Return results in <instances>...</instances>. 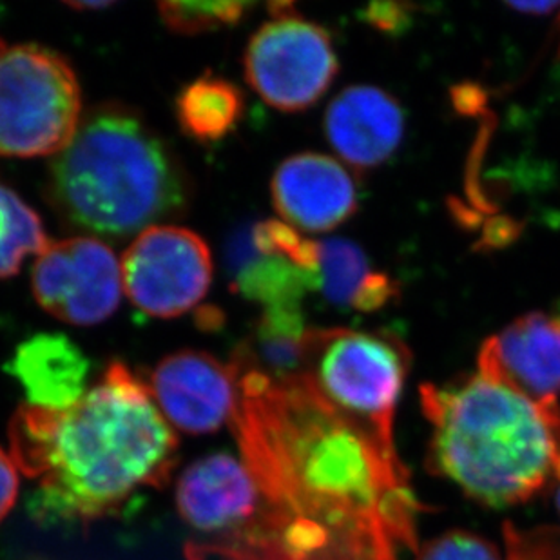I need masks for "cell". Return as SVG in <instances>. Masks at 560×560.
<instances>
[{"mask_svg":"<svg viewBox=\"0 0 560 560\" xmlns=\"http://www.w3.org/2000/svg\"><path fill=\"white\" fill-rule=\"evenodd\" d=\"M560 485V482H559ZM557 510H559V515H560V487H559V490H557Z\"/></svg>","mask_w":560,"mask_h":560,"instance_id":"obj_29","label":"cell"},{"mask_svg":"<svg viewBox=\"0 0 560 560\" xmlns=\"http://www.w3.org/2000/svg\"><path fill=\"white\" fill-rule=\"evenodd\" d=\"M418 560H502L498 546L466 529H452L424 542Z\"/></svg>","mask_w":560,"mask_h":560,"instance_id":"obj_22","label":"cell"},{"mask_svg":"<svg viewBox=\"0 0 560 560\" xmlns=\"http://www.w3.org/2000/svg\"><path fill=\"white\" fill-rule=\"evenodd\" d=\"M479 374L546 410H560V319L532 312L488 338Z\"/></svg>","mask_w":560,"mask_h":560,"instance_id":"obj_12","label":"cell"},{"mask_svg":"<svg viewBox=\"0 0 560 560\" xmlns=\"http://www.w3.org/2000/svg\"><path fill=\"white\" fill-rule=\"evenodd\" d=\"M253 2H160V19L171 32L201 35L236 26L254 10Z\"/></svg>","mask_w":560,"mask_h":560,"instance_id":"obj_20","label":"cell"},{"mask_svg":"<svg viewBox=\"0 0 560 560\" xmlns=\"http://www.w3.org/2000/svg\"><path fill=\"white\" fill-rule=\"evenodd\" d=\"M176 508L189 528L207 537L198 553L225 557L258 523L264 498L245 460L220 452L184 470L176 485Z\"/></svg>","mask_w":560,"mask_h":560,"instance_id":"obj_10","label":"cell"},{"mask_svg":"<svg viewBox=\"0 0 560 560\" xmlns=\"http://www.w3.org/2000/svg\"><path fill=\"white\" fill-rule=\"evenodd\" d=\"M33 296L60 322L91 327L106 322L122 302V265L93 236L49 244L33 265Z\"/></svg>","mask_w":560,"mask_h":560,"instance_id":"obj_9","label":"cell"},{"mask_svg":"<svg viewBox=\"0 0 560 560\" xmlns=\"http://www.w3.org/2000/svg\"><path fill=\"white\" fill-rule=\"evenodd\" d=\"M407 371V349L394 336L308 328L305 374L332 407L392 448H396L394 418Z\"/></svg>","mask_w":560,"mask_h":560,"instance_id":"obj_6","label":"cell"},{"mask_svg":"<svg viewBox=\"0 0 560 560\" xmlns=\"http://www.w3.org/2000/svg\"><path fill=\"white\" fill-rule=\"evenodd\" d=\"M189 180L164 138L138 113L102 104L49 165L46 196L69 228L122 240L176 217Z\"/></svg>","mask_w":560,"mask_h":560,"instance_id":"obj_4","label":"cell"},{"mask_svg":"<svg viewBox=\"0 0 560 560\" xmlns=\"http://www.w3.org/2000/svg\"><path fill=\"white\" fill-rule=\"evenodd\" d=\"M167 423L189 435L214 434L238 410V371L200 350H180L160 361L149 385Z\"/></svg>","mask_w":560,"mask_h":560,"instance_id":"obj_11","label":"cell"},{"mask_svg":"<svg viewBox=\"0 0 560 560\" xmlns=\"http://www.w3.org/2000/svg\"><path fill=\"white\" fill-rule=\"evenodd\" d=\"M236 289L264 308L291 307L300 305L305 292L316 291V275L280 256L258 254L242 265Z\"/></svg>","mask_w":560,"mask_h":560,"instance_id":"obj_17","label":"cell"},{"mask_svg":"<svg viewBox=\"0 0 560 560\" xmlns=\"http://www.w3.org/2000/svg\"><path fill=\"white\" fill-rule=\"evenodd\" d=\"M82 120L71 63L37 44L0 46V159L59 154Z\"/></svg>","mask_w":560,"mask_h":560,"instance_id":"obj_5","label":"cell"},{"mask_svg":"<svg viewBox=\"0 0 560 560\" xmlns=\"http://www.w3.org/2000/svg\"><path fill=\"white\" fill-rule=\"evenodd\" d=\"M361 16L365 19L371 26L380 32L399 33L408 26L410 22V5L397 4V2H383V4H371Z\"/></svg>","mask_w":560,"mask_h":560,"instance_id":"obj_25","label":"cell"},{"mask_svg":"<svg viewBox=\"0 0 560 560\" xmlns=\"http://www.w3.org/2000/svg\"><path fill=\"white\" fill-rule=\"evenodd\" d=\"M504 560H560V529L553 526L517 529L512 523L504 524Z\"/></svg>","mask_w":560,"mask_h":560,"instance_id":"obj_23","label":"cell"},{"mask_svg":"<svg viewBox=\"0 0 560 560\" xmlns=\"http://www.w3.org/2000/svg\"><path fill=\"white\" fill-rule=\"evenodd\" d=\"M234 366V432L264 508L233 560H402V550L418 553L424 508L396 448L332 407L305 372L270 377Z\"/></svg>","mask_w":560,"mask_h":560,"instance_id":"obj_1","label":"cell"},{"mask_svg":"<svg viewBox=\"0 0 560 560\" xmlns=\"http://www.w3.org/2000/svg\"><path fill=\"white\" fill-rule=\"evenodd\" d=\"M432 427L429 468L468 498L502 508L560 482V410H546L477 374L452 385H423Z\"/></svg>","mask_w":560,"mask_h":560,"instance_id":"obj_3","label":"cell"},{"mask_svg":"<svg viewBox=\"0 0 560 560\" xmlns=\"http://www.w3.org/2000/svg\"><path fill=\"white\" fill-rule=\"evenodd\" d=\"M5 371L22 386L27 407L62 412L88 392L91 363L66 334H35L24 339Z\"/></svg>","mask_w":560,"mask_h":560,"instance_id":"obj_15","label":"cell"},{"mask_svg":"<svg viewBox=\"0 0 560 560\" xmlns=\"http://www.w3.org/2000/svg\"><path fill=\"white\" fill-rule=\"evenodd\" d=\"M48 234L37 212L0 184V280L19 275L27 256L48 249Z\"/></svg>","mask_w":560,"mask_h":560,"instance_id":"obj_18","label":"cell"},{"mask_svg":"<svg viewBox=\"0 0 560 560\" xmlns=\"http://www.w3.org/2000/svg\"><path fill=\"white\" fill-rule=\"evenodd\" d=\"M276 211L291 228L327 233L358 211V187L350 171L322 153L294 154L270 182Z\"/></svg>","mask_w":560,"mask_h":560,"instance_id":"obj_13","label":"cell"},{"mask_svg":"<svg viewBox=\"0 0 560 560\" xmlns=\"http://www.w3.org/2000/svg\"><path fill=\"white\" fill-rule=\"evenodd\" d=\"M253 249L264 256H280L298 265L300 269L316 275L319 261V242H312L296 229L280 220H267L253 229L250 233Z\"/></svg>","mask_w":560,"mask_h":560,"instance_id":"obj_21","label":"cell"},{"mask_svg":"<svg viewBox=\"0 0 560 560\" xmlns=\"http://www.w3.org/2000/svg\"><path fill=\"white\" fill-rule=\"evenodd\" d=\"M397 291L399 289H397L390 276L372 272L360 294L355 296L352 308L361 312L380 311L392 302V298L396 296Z\"/></svg>","mask_w":560,"mask_h":560,"instance_id":"obj_24","label":"cell"},{"mask_svg":"<svg viewBox=\"0 0 560 560\" xmlns=\"http://www.w3.org/2000/svg\"><path fill=\"white\" fill-rule=\"evenodd\" d=\"M371 276L369 259L358 245L341 238L319 242L316 291L332 305L352 307Z\"/></svg>","mask_w":560,"mask_h":560,"instance_id":"obj_19","label":"cell"},{"mask_svg":"<svg viewBox=\"0 0 560 560\" xmlns=\"http://www.w3.org/2000/svg\"><path fill=\"white\" fill-rule=\"evenodd\" d=\"M559 5V2H512L510 8L521 11V13H528V15H546Z\"/></svg>","mask_w":560,"mask_h":560,"instance_id":"obj_27","label":"cell"},{"mask_svg":"<svg viewBox=\"0 0 560 560\" xmlns=\"http://www.w3.org/2000/svg\"><path fill=\"white\" fill-rule=\"evenodd\" d=\"M269 8L272 19L254 33L245 49V80L270 107L305 112L338 74L332 40L322 26L294 13L292 4Z\"/></svg>","mask_w":560,"mask_h":560,"instance_id":"obj_7","label":"cell"},{"mask_svg":"<svg viewBox=\"0 0 560 560\" xmlns=\"http://www.w3.org/2000/svg\"><path fill=\"white\" fill-rule=\"evenodd\" d=\"M559 22H560V16H559Z\"/></svg>","mask_w":560,"mask_h":560,"instance_id":"obj_30","label":"cell"},{"mask_svg":"<svg viewBox=\"0 0 560 560\" xmlns=\"http://www.w3.org/2000/svg\"><path fill=\"white\" fill-rule=\"evenodd\" d=\"M68 8L74 11H93V10H106L113 2H66Z\"/></svg>","mask_w":560,"mask_h":560,"instance_id":"obj_28","label":"cell"},{"mask_svg":"<svg viewBox=\"0 0 560 560\" xmlns=\"http://www.w3.org/2000/svg\"><path fill=\"white\" fill-rule=\"evenodd\" d=\"M176 120L196 142L212 143L234 131L245 115V96L231 80L206 73L178 93Z\"/></svg>","mask_w":560,"mask_h":560,"instance_id":"obj_16","label":"cell"},{"mask_svg":"<svg viewBox=\"0 0 560 560\" xmlns=\"http://www.w3.org/2000/svg\"><path fill=\"white\" fill-rule=\"evenodd\" d=\"M19 495V468L11 455L0 448V523L11 512Z\"/></svg>","mask_w":560,"mask_h":560,"instance_id":"obj_26","label":"cell"},{"mask_svg":"<svg viewBox=\"0 0 560 560\" xmlns=\"http://www.w3.org/2000/svg\"><path fill=\"white\" fill-rule=\"evenodd\" d=\"M11 457L38 482L30 512L40 523H93L142 488L164 487L178 438L149 386L120 361L74 407H24L10 424Z\"/></svg>","mask_w":560,"mask_h":560,"instance_id":"obj_2","label":"cell"},{"mask_svg":"<svg viewBox=\"0 0 560 560\" xmlns=\"http://www.w3.org/2000/svg\"><path fill=\"white\" fill-rule=\"evenodd\" d=\"M325 135L345 164L366 173L396 153L405 135V113L386 91L352 85L330 102Z\"/></svg>","mask_w":560,"mask_h":560,"instance_id":"obj_14","label":"cell"},{"mask_svg":"<svg viewBox=\"0 0 560 560\" xmlns=\"http://www.w3.org/2000/svg\"><path fill=\"white\" fill-rule=\"evenodd\" d=\"M124 292L148 316L171 319L195 308L212 281L209 245L189 229L154 225L132 240L122 259Z\"/></svg>","mask_w":560,"mask_h":560,"instance_id":"obj_8","label":"cell"}]
</instances>
